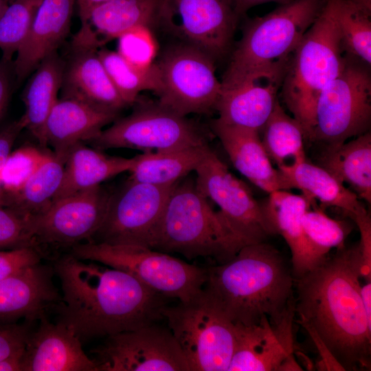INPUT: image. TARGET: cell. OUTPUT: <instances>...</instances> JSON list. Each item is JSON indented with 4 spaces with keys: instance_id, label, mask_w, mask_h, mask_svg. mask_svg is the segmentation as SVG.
<instances>
[{
    "instance_id": "6da1fadb",
    "label": "cell",
    "mask_w": 371,
    "mask_h": 371,
    "mask_svg": "<svg viewBox=\"0 0 371 371\" xmlns=\"http://www.w3.org/2000/svg\"><path fill=\"white\" fill-rule=\"evenodd\" d=\"M61 299L55 322L71 329L81 342L133 330L162 318L167 298L123 271L70 254L55 260Z\"/></svg>"
},
{
    "instance_id": "7a4b0ae2",
    "label": "cell",
    "mask_w": 371,
    "mask_h": 371,
    "mask_svg": "<svg viewBox=\"0 0 371 371\" xmlns=\"http://www.w3.org/2000/svg\"><path fill=\"white\" fill-rule=\"evenodd\" d=\"M359 267L357 245H343L294 279L297 322L313 328L348 371L371 365V324L362 304Z\"/></svg>"
},
{
    "instance_id": "3957f363",
    "label": "cell",
    "mask_w": 371,
    "mask_h": 371,
    "mask_svg": "<svg viewBox=\"0 0 371 371\" xmlns=\"http://www.w3.org/2000/svg\"><path fill=\"white\" fill-rule=\"evenodd\" d=\"M203 291L234 324L281 320L295 305L294 278L281 253L265 241L243 246L229 260L207 267Z\"/></svg>"
},
{
    "instance_id": "277c9868",
    "label": "cell",
    "mask_w": 371,
    "mask_h": 371,
    "mask_svg": "<svg viewBox=\"0 0 371 371\" xmlns=\"http://www.w3.org/2000/svg\"><path fill=\"white\" fill-rule=\"evenodd\" d=\"M325 0H293L245 26L221 80L222 91L265 77L282 81L289 60Z\"/></svg>"
},
{
    "instance_id": "5b68a950",
    "label": "cell",
    "mask_w": 371,
    "mask_h": 371,
    "mask_svg": "<svg viewBox=\"0 0 371 371\" xmlns=\"http://www.w3.org/2000/svg\"><path fill=\"white\" fill-rule=\"evenodd\" d=\"M186 177L172 188L150 249L224 263L247 245L198 190L195 179Z\"/></svg>"
},
{
    "instance_id": "8992f818",
    "label": "cell",
    "mask_w": 371,
    "mask_h": 371,
    "mask_svg": "<svg viewBox=\"0 0 371 371\" xmlns=\"http://www.w3.org/2000/svg\"><path fill=\"white\" fill-rule=\"evenodd\" d=\"M344 54L336 0H325L318 16L294 50L281 84L283 100L300 124L306 141L309 142L313 128L318 97L343 70L348 59Z\"/></svg>"
},
{
    "instance_id": "52a82bcc",
    "label": "cell",
    "mask_w": 371,
    "mask_h": 371,
    "mask_svg": "<svg viewBox=\"0 0 371 371\" xmlns=\"http://www.w3.org/2000/svg\"><path fill=\"white\" fill-rule=\"evenodd\" d=\"M69 254L123 271L167 298L184 302L203 287L206 269L148 247L83 242L70 248Z\"/></svg>"
},
{
    "instance_id": "ba28073f",
    "label": "cell",
    "mask_w": 371,
    "mask_h": 371,
    "mask_svg": "<svg viewBox=\"0 0 371 371\" xmlns=\"http://www.w3.org/2000/svg\"><path fill=\"white\" fill-rule=\"evenodd\" d=\"M191 371H227L235 324L202 289L190 300L161 311Z\"/></svg>"
},
{
    "instance_id": "9c48e42d",
    "label": "cell",
    "mask_w": 371,
    "mask_h": 371,
    "mask_svg": "<svg viewBox=\"0 0 371 371\" xmlns=\"http://www.w3.org/2000/svg\"><path fill=\"white\" fill-rule=\"evenodd\" d=\"M133 105L130 115L116 119L87 144L100 150L131 148L144 153L208 144L201 125L159 102L136 100Z\"/></svg>"
},
{
    "instance_id": "30bf717a",
    "label": "cell",
    "mask_w": 371,
    "mask_h": 371,
    "mask_svg": "<svg viewBox=\"0 0 371 371\" xmlns=\"http://www.w3.org/2000/svg\"><path fill=\"white\" fill-rule=\"evenodd\" d=\"M366 66L348 58L343 70L322 91L309 142L333 148L368 132L371 78Z\"/></svg>"
},
{
    "instance_id": "8fae6325",
    "label": "cell",
    "mask_w": 371,
    "mask_h": 371,
    "mask_svg": "<svg viewBox=\"0 0 371 371\" xmlns=\"http://www.w3.org/2000/svg\"><path fill=\"white\" fill-rule=\"evenodd\" d=\"M156 64L161 82L156 93L161 104L182 116L215 110L222 85L210 56L183 43L166 50Z\"/></svg>"
},
{
    "instance_id": "7c38bea8",
    "label": "cell",
    "mask_w": 371,
    "mask_h": 371,
    "mask_svg": "<svg viewBox=\"0 0 371 371\" xmlns=\"http://www.w3.org/2000/svg\"><path fill=\"white\" fill-rule=\"evenodd\" d=\"M173 185L128 179L117 190L111 191L104 221L88 242L150 248Z\"/></svg>"
},
{
    "instance_id": "4fadbf2b",
    "label": "cell",
    "mask_w": 371,
    "mask_h": 371,
    "mask_svg": "<svg viewBox=\"0 0 371 371\" xmlns=\"http://www.w3.org/2000/svg\"><path fill=\"white\" fill-rule=\"evenodd\" d=\"M91 353L98 371H191L169 328L155 323L109 335Z\"/></svg>"
},
{
    "instance_id": "5bb4252c",
    "label": "cell",
    "mask_w": 371,
    "mask_h": 371,
    "mask_svg": "<svg viewBox=\"0 0 371 371\" xmlns=\"http://www.w3.org/2000/svg\"><path fill=\"white\" fill-rule=\"evenodd\" d=\"M238 16L234 0H160L157 21L214 60L228 52Z\"/></svg>"
},
{
    "instance_id": "9a60e30c",
    "label": "cell",
    "mask_w": 371,
    "mask_h": 371,
    "mask_svg": "<svg viewBox=\"0 0 371 371\" xmlns=\"http://www.w3.org/2000/svg\"><path fill=\"white\" fill-rule=\"evenodd\" d=\"M194 172L198 190L218 206L223 218L246 245L263 242L272 236L250 188L212 149Z\"/></svg>"
},
{
    "instance_id": "2e32d148",
    "label": "cell",
    "mask_w": 371,
    "mask_h": 371,
    "mask_svg": "<svg viewBox=\"0 0 371 371\" xmlns=\"http://www.w3.org/2000/svg\"><path fill=\"white\" fill-rule=\"evenodd\" d=\"M111 191L98 185L52 203L30 218L37 247H69L90 241L106 215Z\"/></svg>"
},
{
    "instance_id": "e0dca14e",
    "label": "cell",
    "mask_w": 371,
    "mask_h": 371,
    "mask_svg": "<svg viewBox=\"0 0 371 371\" xmlns=\"http://www.w3.org/2000/svg\"><path fill=\"white\" fill-rule=\"evenodd\" d=\"M295 306L272 324L264 317L257 324H235L236 341L227 371H280L298 347L295 341Z\"/></svg>"
},
{
    "instance_id": "ac0fdd59",
    "label": "cell",
    "mask_w": 371,
    "mask_h": 371,
    "mask_svg": "<svg viewBox=\"0 0 371 371\" xmlns=\"http://www.w3.org/2000/svg\"><path fill=\"white\" fill-rule=\"evenodd\" d=\"M53 266L41 262L0 281V323L20 319L33 323L47 317L61 299Z\"/></svg>"
},
{
    "instance_id": "d6986e66",
    "label": "cell",
    "mask_w": 371,
    "mask_h": 371,
    "mask_svg": "<svg viewBox=\"0 0 371 371\" xmlns=\"http://www.w3.org/2000/svg\"><path fill=\"white\" fill-rule=\"evenodd\" d=\"M98 49L71 44L63 58L60 98L74 100L98 111L118 115L128 106L107 74Z\"/></svg>"
},
{
    "instance_id": "ffe728a7",
    "label": "cell",
    "mask_w": 371,
    "mask_h": 371,
    "mask_svg": "<svg viewBox=\"0 0 371 371\" xmlns=\"http://www.w3.org/2000/svg\"><path fill=\"white\" fill-rule=\"evenodd\" d=\"M22 371H98V368L71 329L44 317L30 333L23 355Z\"/></svg>"
},
{
    "instance_id": "44dd1931",
    "label": "cell",
    "mask_w": 371,
    "mask_h": 371,
    "mask_svg": "<svg viewBox=\"0 0 371 371\" xmlns=\"http://www.w3.org/2000/svg\"><path fill=\"white\" fill-rule=\"evenodd\" d=\"M210 126L233 166L251 183L268 193L292 189L284 173L273 166L258 131L226 124L218 119L213 120Z\"/></svg>"
},
{
    "instance_id": "7402d4cb",
    "label": "cell",
    "mask_w": 371,
    "mask_h": 371,
    "mask_svg": "<svg viewBox=\"0 0 371 371\" xmlns=\"http://www.w3.org/2000/svg\"><path fill=\"white\" fill-rule=\"evenodd\" d=\"M76 0H43L27 35L13 62L17 82L31 74L40 63L57 52L70 32Z\"/></svg>"
},
{
    "instance_id": "603a6c76",
    "label": "cell",
    "mask_w": 371,
    "mask_h": 371,
    "mask_svg": "<svg viewBox=\"0 0 371 371\" xmlns=\"http://www.w3.org/2000/svg\"><path fill=\"white\" fill-rule=\"evenodd\" d=\"M272 235H280L291 254V270L294 279L313 269L321 262L307 242L302 224L304 212L314 203L304 194L289 190H277L259 202Z\"/></svg>"
},
{
    "instance_id": "cb8c5ba5",
    "label": "cell",
    "mask_w": 371,
    "mask_h": 371,
    "mask_svg": "<svg viewBox=\"0 0 371 371\" xmlns=\"http://www.w3.org/2000/svg\"><path fill=\"white\" fill-rule=\"evenodd\" d=\"M160 0H112L95 7L74 36V44L99 49L109 41L157 21Z\"/></svg>"
},
{
    "instance_id": "d4e9b609",
    "label": "cell",
    "mask_w": 371,
    "mask_h": 371,
    "mask_svg": "<svg viewBox=\"0 0 371 371\" xmlns=\"http://www.w3.org/2000/svg\"><path fill=\"white\" fill-rule=\"evenodd\" d=\"M117 117L74 100L58 98L45 123L46 146L65 161L74 147L89 142Z\"/></svg>"
},
{
    "instance_id": "484cf974",
    "label": "cell",
    "mask_w": 371,
    "mask_h": 371,
    "mask_svg": "<svg viewBox=\"0 0 371 371\" xmlns=\"http://www.w3.org/2000/svg\"><path fill=\"white\" fill-rule=\"evenodd\" d=\"M282 82L260 78L236 88L222 91L215 110L219 121L259 133L273 111Z\"/></svg>"
},
{
    "instance_id": "4316f807",
    "label": "cell",
    "mask_w": 371,
    "mask_h": 371,
    "mask_svg": "<svg viewBox=\"0 0 371 371\" xmlns=\"http://www.w3.org/2000/svg\"><path fill=\"white\" fill-rule=\"evenodd\" d=\"M64 69V59L55 52L44 58L32 72L22 95L25 112L19 118L24 128L46 147L45 126L58 100Z\"/></svg>"
},
{
    "instance_id": "83f0119b",
    "label": "cell",
    "mask_w": 371,
    "mask_h": 371,
    "mask_svg": "<svg viewBox=\"0 0 371 371\" xmlns=\"http://www.w3.org/2000/svg\"><path fill=\"white\" fill-rule=\"evenodd\" d=\"M135 158L106 155L102 150L79 144L68 154L63 176L53 201L97 186L109 179L128 172Z\"/></svg>"
},
{
    "instance_id": "f1b7e54d",
    "label": "cell",
    "mask_w": 371,
    "mask_h": 371,
    "mask_svg": "<svg viewBox=\"0 0 371 371\" xmlns=\"http://www.w3.org/2000/svg\"><path fill=\"white\" fill-rule=\"evenodd\" d=\"M361 199L371 203V135L366 132L354 139L325 148L318 164Z\"/></svg>"
},
{
    "instance_id": "f546056e",
    "label": "cell",
    "mask_w": 371,
    "mask_h": 371,
    "mask_svg": "<svg viewBox=\"0 0 371 371\" xmlns=\"http://www.w3.org/2000/svg\"><path fill=\"white\" fill-rule=\"evenodd\" d=\"M283 173L292 189L302 190L309 200L318 201L324 207L339 208L352 220L368 212L355 193L319 165L306 160Z\"/></svg>"
},
{
    "instance_id": "4dcf8cb0",
    "label": "cell",
    "mask_w": 371,
    "mask_h": 371,
    "mask_svg": "<svg viewBox=\"0 0 371 371\" xmlns=\"http://www.w3.org/2000/svg\"><path fill=\"white\" fill-rule=\"evenodd\" d=\"M211 148L208 144L135 156L129 179L157 186H170L194 171Z\"/></svg>"
},
{
    "instance_id": "1f68e13d",
    "label": "cell",
    "mask_w": 371,
    "mask_h": 371,
    "mask_svg": "<svg viewBox=\"0 0 371 371\" xmlns=\"http://www.w3.org/2000/svg\"><path fill=\"white\" fill-rule=\"evenodd\" d=\"M260 132L267 155L282 172L306 160L303 129L293 117L286 113L278 99Z\"/></svg>"
},
{
    "instance_id": "d6a6232c",
    "label": "cell",
    "mask_w": 371,
    "mask_h": 371,
    "mask_svg": "<svg viewBox=\"0 0 371 371\" xmlns=\"http://www.w3.org/2000/svg\"><path fill=\"white\" fill-rule=\"evenodd\" d=\"M65 163L53 152L50 153L22 188L9 196V206L30 217L36 216L45 211L52 204L60 186Z\"/></svg>"
},
{
    "instance_id": "836d02e7",
    "label": "cell",
    "mask_w": 371,
    "mask_h": 371,
    "mask_svg": "<svg viewBox=\"0 0 371 371\" xmlns=\"http://www.w3.org/2000/svg\"><path fill=\"white\" fill-rule=\"evenodd\" d=\"M98 55L113 85L128 106L133 105L145 90L157 93L160 88L159 71L156 63L146 67L135 66L117 52L99 48Z\"/></svg>"
},
{
    "instance_id": "e575fe53",
    "label": "cell",
    "mask_w": 371,
    "mask_h": 371,
    "mask_svg": "<svg viewBox=\"0 0 371 371\" xmlns=\"http://www.w3.org/2000/svg\"><path fill=\"white\" fill-rule=\"evenodd\" d=\"M336 15L341 43L346 57L370 65V10L354 0H336Z\"/></svg>"
},
{
    "instance_id": "d590c367",
    "label": "cell",
    "mask_w": 371,
    "mask_h": 371,
    "mask_svg": "<svg viewBox=\"0 0 371 371\" xmlns=\"http://www.w3.org/2000/svg\"><path fill=\"white\" fill-rule=\"evenodd\" d=\"M43 0H12L0 18L1 60L11 64Z\"/></svg>"
},
{
    "instance_id": "8d00e7d4",
    "label": "cell",
    "mask_w": 371,
    "mask_h": 371,
    "mask_svg": "<svg viewBox=\"0 0 371 371\" xmlns=\"http://www.w3.org/2000/svg\"><path fill=\"white\" fill-rule=\"evenodd\" d=\"M311 207L303 215V228L311 249L322 262L332 249L344 245L352 228L347 222L333 219L322 210L315 207L311 210Z\"/></svg>"
},
{
    "instance_id": "74e56055",
    "label": "cell",
    "mask_w": 371,
    "mask_h": 371,
    "mask_svg": "<svg viewBox=\"0 0 371 371\" xmlns=\"http://www.w3.org/2000/svg\"><path fill=\"white\" fill-rule=\"evenodd\" d=\"M49 153L32 145L11 151L1 169V188L8 196L19 192Z\"/></svg>"
},
{
    "instance_id": "f35d334b",
    "label": "cell",
    "mask_w": 371,
    "mask_h": 371,
    "mask_svg": "<svg viewBox=\"0 0 371 371\" xmlns=\"http://www.w3.org/2000/svg\"><path fill=\"white\" fill-rule=\"evenodd\" d=\"M30 218L11 206H0V250L38 248L32 233Z\"/></svg>"
},
{
    "instance_id": "ab89813d",
    "label": "cell",
    "mask_w": 371,
    "mask_h": 371,
    "mask_svg": "<svg viewBox=\"0 0 371 371\" xmlns=\"http://www.w3.org/2000/svg\"><path fill=\"white\" fill-rule=\"evenodd\" d=\"M117 39V52L128 62L141 67L153 63L157 47L148 27L133 29Z\"/></svg>"
},
{
    "instance_id": "60d3db41",
    "label": "cell",
    "mask_w": 371,
    "mask_h": 371,
    "mask_svg": "<svg viewBox=\"0 0 371 371\" xmlns=\"http://www.w3.org/2000/svg\"><path fill=\"white\" fill-rule=\"evenodd\" d=\"M43 252L27 247L0 250V281L41 262Z\"/></svg>"
},
{
    "instance_id": "b9f144b4",
    "label": "cell",
    "mask_w": 371,
    "mask_h": 371,
    "mask_svg": "<svg viewBox=\"0 0 371 371\" xmlns=\"http://www.w3.org/2000/svg\"><path fill=\"white\" fill-rule=\"evenodd\" d=\"M32 324L0 323V361L25 349Z\"/></svg>"
},
{
    "instance_id": "7bdbcfd3",
    "label": "cell",
    "mask_w": 371,
    "mask_h": 371,
    "mask_svg": "<svg viewBox=\"0 0 371 371\" xmlns=\"http://www.w3.org/2000/svg\"><path fill=\"white\" fill-rule=\"evenodd\" d=\"M352 221L360 232L357 247L360 256V278L371 281V218L368 212L355 217Z\"/></svg>"
},
{
    "instance_id": "ee69618b",
    "label": "cell",
    "mask_w": 371,
    "mask_h": 371,
    "mask_svg": "<svg viewBox=\"0 0 371 371\" xmlns=\"http://www.w3.org/2000/svg\"><path fill=\"white\" fill-rule=\"evenodd\" d=\"M302 327L313 340L320 357V359L315 363V368L318 370L344 371V368L316 332L307 326H302Z\"/></svg>"
},
{
    "instance_id": "f6af8a7d",
    "label": "cell",
    "mask_w": 371,
    "mask_h": 371,
    "mask_svg": "<svg viewBox=\"0 0 371 371\" xmlns=\"http://www.w3.org/2000/svg\"><path fill=\"white\" fill-rule=\"evenodd\" d=\"M24 128L20 119L0 125V188L1 172L5 159L12 151L14 144L21 131Z\"/></svg>"
},
{
    "instance_id": "bcb514c9",
    "label": "cell",
    "mask_w": 371,
    "mask_h": 371,
    "mask_svg": "<svg viewBox=\"0 0 371 371\" xmlns=\"http://www.w3.org/2000/svg\"><path fill=\"white\" fill-rule=\"evenodd\" d=\"M10 64L0 60V123L8 109L11 93Z\"/></svg>"
},
{
    "instance_id": "7dc6e473",
    "label": "cell",
    "mask_w": 371,
    "mask_h": 371,
    "mask_svg": "<svg viewBox=\"0 0 371 371\" xmlns=\"http://www.w3.org/2000/svg\"><path fill=\"white\" fill-rule=\"evenodd\" d=\"M112 0H76L81 25L86 23L90 12L96 6Z\"/></svg>"
},
{
    "instance_id": "c3c4849f",
    "label": "cell",
    "mask_w": 371,
    "mask_h": 371,
    "mask_svg": "<svg viewBox=\"0 0 371 371\" xmlns=\"http://www.w3.org/2000/svg\"><path fill=\"white\" fill-rule=\"evenodd\" d=\"M23 350L0 361V371H22Z\"/></svg>"
},
{
    "instance_id": "681fc988",
    "label": "cell",
    "mask_w": 371,
    "mask_h": 371,
    "mask_svg": "<svg viewBox=\"0 0 371 371\" xmlns=\"http://www.w3.org/2000/svg\"><path fill=\"white\" fill-rule=\"evenodd\" d=\"M293 0H234L235 9L238 16L245 13L249 8L269 1H278L282 4Z\"/></svg>"
},
{
    "instance_id": "f907efd6",
    "label": "cell",
    "mask_w": 371,
    "mask_h": 371,
    "mask_svg": "<svg viewBox=\"0 0 371 371\" xmlns=\"http://www.w3.org/2000/svg\"><path fill=\"white\" fill-rule=\"evenodd\" d=\"M361 297L368 323L371 324V281L361 285Z\"/></svg>"
},
{
    "instance_id": "816d5d0a",
    "label": "cell",
    "mask_w": 371,
    "mask_h": 371,
    "mask_svg": "<svg viewBox=\"0 0 371 371\" xmlns=\"http://www.w3.org/2000/svg\"><path fill=\"white\" fill-rule=\"evenodd\" d=\"M294 355L297 356L306 370H313L315 369V366L313 361L308 358V357H307L306 355L300 350L298 348L295 350Z\"/></svg>"
},
{
    "instance_id": "f5cc1de1",
    "label": "cell",
    "mask_w": 371,
    "mask_h": 371,
    "mask_svg": "<svg viewBox=\"0 0 371 371\" xmlns=\"http://www.w3.org/2000/svg\"><path fill=\"white\" fill-rule=\"evenodd\" d=\"M10 200L8 194L0 188V206H9Z\"/></svg>"
},
{
    "instance_id": "db71d44e",
    "label": "cell",
    "mask_w": 371,
    "mask_h": 371,
    "mask_svg": "<svg viewBox=\"0 0 371 371\" xmlns=\"http://www.w3.org/2000/svg\"><path fill=\"white\" fill-rule=\"evenodd\" d=\"M9 4V0H0V18Z\"/></svg>"
},
{
    "instance_id": "11a10c76",
    "label": "cell",
    "mask_w": 371,
    "mask_h": 371,
    "mask_svg": "<svg viewBox=\"0 0 371 371\" xmlns=\"http://www.w3.org/2000/svg\"><path fill=\"white\" fill-rule=\"evenodd\" d=\"M368 10H371V0H354Z\"/></svg>"
},
{
    "instance_id": "9f6ffc18",
    "label": "cell",
    "mask_w": 371,
    "mask_h": 371,
    "mask_svg": "<svg viewBox=\"0 0 371 371\" xmlns=\"http://www.w3.org/2000/svg\"><path fill=\"white\" fill-rule=\"evenodd\" d=\"M10 1H12V0H9V2H10Z\"/></svg>"
}]
</instances>
